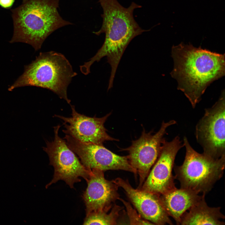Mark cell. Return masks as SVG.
<instances>
[{
  "label": "cell",
  "instance_id": "4",
  "mask_svg": "<svg viewBox=\"0 0 225 225\" xmlns=\"http://www.w3.org/2000/svg\"><path fill=\"white\" fill-rule=\"evenodd\" d=\"M77 74L62 54L53 51L41 52L35 60L24 66L23 73L8 90L26 86L46 88L71 104L67 88L72 78Z\"/></svg>",
  "mask_w": 225,
  "mask_h": 225
},
{
  "label": "cell",
  "instance_id": "2",
  "mask_svg": "<svg viewBox=\"0 0 225 225\" xmlns=\"http://www.w3.org/2000/svg\"><path fill=\"white\" fill-rule=\"evenodd\" d=\"M98 2L103 10L102 24L98 31L93 33L97 35L105 33L104 42L96 54L81 68L84 72H89L94 62L106 57L111 67L109 83L112 85L119 62L129 43L136 36L150 30L142 29L134 18V10L141 8V6L132 2L129 7L125 8L117 0H99Z\"/></svg>",
  "mask_w": 225,
  "mask_h": 225
},
{
  "label": "cell",
  "instance_id": "1",
  "mask_svg": "<svg viewBox=\"0 0 225 225\" xmlns=\"http://www.w3.org/2000/svg\"><path fill=\"white\" fill-rule=\"evenodd\" d=\"M171 53L174 66L170 74L195 108L208 87L224 76L225 54L182 43L173 45Z\"/></svg>",
  "mask_w": 225,
  "mask_h": 225
},
{
  "label": "cell",
  "instance_id": "5",
  "mask_svg": "<svg viewBox=\"0 0 225 225\" xmlns=\"http://www.w3.org/2000/svg\"><path fill=\"white\" fill-rule=\"evenodd\" d=\"M183 144L186 148L185 159L181 165L175 167V177L179 181L181 188L206 194L223 175L225 156L214 159L199 153L192 148L186 137Z\"/></svg>",
  "mask_w": 225,
  "mask_h": 225
},
{
  "label": "cell",
  "instance_id": "14",
  "mask_svg": "<svg viewBox=\"0 0 225 225\" xmlns=\"http://www.w3.org/2000/svg\"><path fill=\"white\" fill-rule=\"evenodd\" d=\"M204 194L200 196L193 191L176 188L159 195V198L168 215L174 219L177 224H180L182 215L197 203Z\"/></svg>",
  "mask_w": 225,
  "mask_h": 225
},
{
  "label": "cell",
  "instance_id": "16",
  "mask_svg": "<svg viewBox=\"0 0 225 225\" xmlns=\"http://www.w3.org/2000/svg\"><path fill=\"white\" fill-rule=\"evenodd\" d=\"M123 207L114 204L110 212L108 211L93 212L86 215L83 225H116Z\"/></svg>",
  "mask_w": 225,
  "mask_h": 225
},
{
  "label": "cell",
  "instance_id": "19",
  "mask_svg": "<svg viewBox=\"0 0 225 225\" xmlns=\"http://www.w3.org/2000/svg\"><path fill=\"white\" fill-rule=\"evenodd\" d=\"M27 0H22V3H23V2H26V1H27Z\"/></svg>",
  "mask_w": 225,
  "mask_h": 225
},
{
  "label": "cell",
  "instance_id": "7",
  "mask_svg": "<svg viewBox=\"0 0 225 225\" xmlns=\"http://www.w3.org/2000/svg\"><path fill=\"white\" fill-rule=\"evenodd\" d=\"M225 91L211 108H206L197 123L195 135L203 153L214 159L225 156Z\"/></svg>",
  "mask_w": 225,
  "mask_h": 225
},
{
  "label": "cell",
  "instance_id": "13",
  "mask_svg": "<svg viewBox=\"0 0 225 225\" xmlns=\"http://www.w3.org/2000/svg\"><path fill=\"white\" fill-rule=\"evenodd\" d=\"M113 180L119 187L123 189L143 218L154 224H173L160 201L159 195L141 189L134 188L128 180L118 178Z\"/></svg>",
  "mask_w": 225,
  "mask_h": 225
},
{
  "label": "cell",
  "instance_id": "6",
  "mask_svg": "<svg viewBox=\"0 0 225 225\" xmlns=\"http://www.w3.org/2000/svg\"><path fill=\"white\" fill-rule=\"evenodd\" d=\"M61 127H54V137L53 140L46 142V146L43 148L48 154L50 165L54 168L53 178L46 186L48 188L60 180L64 181L71 188H74L75 183L81 181L79 178L87 181L91 169L86 168L82 163L75 153L67 145L65 140L58 135Z\"/></svg>",
  "mask_w": 225,
  "mask_h": 225
},
{
  "label": "cell",
  "instance_id": "8",
  "mask_svg": "<svg viewBox=\"0 0 225 225\" xmlns=\"http://www.w3.org/2000/svg\"><path fill=\"white\" fill-rule=\"evenodd\" d=\"M176 123L173 120L167 122L163 121L159 131L154 134L150 132L146 133L143 130L140 137L133 141L131 145L125 149L128 152L127 156L130 164L139 176L138 188H141L159 156L165 140L164 136L167 134V128Z\"/></svg>",
  "mask_w": 225,
  "mask_h": 225
},
{
  "label": "cell",
  "instance_id": "18",
  "mask_svg": "<svg viewBox=\"0 0 225 225\" xmlns=\"http://www.w3.org/2000/svg\"><path fill=\"white\" fill-rule=\"evenodd\" d=\"M15 0H0V6L3 8L8 9L12 7Z\"/></svg>",
  "mask_w": 225,
  "mask_h": 225
},
{
  "label": "cell",
  "instance_id": "12",
  "mask_svg": "<svg viewBox=\"0 0 225 225\" xmlns=\"http://www.w3.org/2000/svg\"><path fill=\"white\" fill-rule=\"evenodd\" d=\"M91 169L87 181V187L82 196L86 215L93 212L109 211L120 198L118 192L119 187L113 180L106 179L102 170Z\"/></svg>",
  "mask_w": 225,
  "mask_h": 225
},
{
  "label": "cell",
  "instance_id": "10",
  "mask_svg": "<svg viewBox=\"0 0 225 225\" xmlns=\"http://www.w3.org/2000/svg\"><path fill=\"white\" fill-rule=\"evenodd\" d=\"M178 136L163 142L156 163L139 189L160 195L175 188L172 170L176 156L183 147Z\"/></svg>",
  "mask_w": 225,
  "mask_h": 225
},
{
  "label": "cell",
  "instance_id": "15",
  "mask_svg": "<svg viewBox=\"0 0 225 225\" xmlns=\"http://www.w3.org/2000/svg\"><path fill=\"white\" fill-rule=\"evenodd\" d=\"M205 194L188 212L182 216L180 224L223 225L225 222L221 219L225 218L220 212V208L210 207L206 203Z\"/></svg>",
  "mask_w": 225,
  "mask_h": 225
},
{
  "label": "cell",
  "instance_id": "9",
  "mask_svg": "<svg viewBox=\"0 0 225 225\" xmlns=\"http://www.w3.org/2000/svg\"><path fill=\"white\" fill-rule=\"evenodd\" d=\"M63 139L69 148L77 155L83 165L88 169L123 170L131 172L136 177V171L129 162L128 156L117 155L102 145L81 142L66 134Z\"/></svg>",
  "mask_w": 225,
  "mask_h": 225
},
{
  "label": "cell",
  "instance_id": "17",
  "mask_svg": "<svg viewBox=\"0 0 225 225\" xmlns=\"http://www.w3.org/2000/svg\"><path fill=\"white\" fill-rule=\"evenodd\" d=\"M119 200L122 202L126 208L130 224L133 225L154 224L151 222L143 218L139 213H138L129 203L120 198Z\"/></svg>",
  "mask_w": 225,
  "mask_h": 225
},
{
  "label": "cell",
  "instance_id": "3",
  "mask_svg": "<svg viewBox=\"0 0 225 225\" xmlns=\"http://www.w3.org/2000/svg\"><path fill=\"white\" fill-rule=\"evenodd\" d=\"M60 0H28L12 9L14 31L9 42L26 43L38 51L54 31L72 24L59 14Z\"/></svg>",
  "mask_w": 225,
  "mask_h": 225
},
{
  "label": "cell",
  "instance_id": "11",
  "mask_svg": "<svg viewBox=\"0 0 225 225\" xmlns=\"http://www.w3.org/2000/svg\"><path fill=\"white\" fill-rule=\"evenodd\" d=\"M72 113L70 117L55 115L64 121L65 129L62 130L66 134L85 143L102 145L107 141H118L110 136L107 132L104 123L111 113L101 118L87 116L78 113L74 106L70 104Z\"/></svg>",
  "mask_w": 225,
  "mask_h": 225
}]
</instances>
